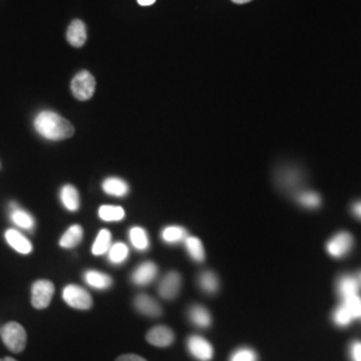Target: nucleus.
Listing matches in <instances>:
<instances>
[{
  "instance_id": "nucleus-14",
  "label": "nucleus",
  "mask_w": 361,
  "mask_h": 361,
  "mask_svg": "<svg viewBox=\"0 0 361 361\" xmlns=\"http://www.w3.org/2000/svg\"><path fill=\"white\" fill-rule=\"evenodd\" d=\"M352 245V235L348 233H341L337 234L335 238L328 244V252L334 257H341L344 256Z\"/></svg>"
},
{
  "instance_id": "nucleus-28",
  "label": "nucleus",
  "mask_w": 361,
  "mask_h": 361,
  "mask_svg": "<svg viewBox=\"0 0 361 361\" xmlns=\"http://www.w3.org/2000/svg\"><path fill=\"white\" fill-rule=\"evenodd\" d=\"M200 285H201V288H202L204 290L212 293V292H216V290H217V288H219V280H217V277H216L214 273L205 271V273H202L201 277H200Z\"/></svg>"
},
{
  "instance_id": "nucleus-3",
  "label": "nucleus",
  "mask_w": 361,
  "mask_h": 361,
  "mask_svg": "<svg viewBox=\"0 0 361 361\" xmlns=\"http://www.w3.org/2000/svg\"><path fill=\"white\" fill-rule=\"evenodd\" d=\"M97 87L95 78L87 70L79 71L75 77L73 78L70 83V89L73 95L78 101H89L92 98Z\"/></svg>"
},
{
  "instance_id": "nucleus-30",
  "label": "nucleus",
  "mask_w": 361,
  "mask_h": 361,
  "mask_svg": "<svg viewBox=\"0 0 361 361\" xmlns=\"http://www.w3.org/2000/svg\"><path fill=\"white\" fill-rule=\"evenodd\" d=\"M300 202L305 207H319L320 198H319V195H316L314 193L302 194L300 197Z\"/></svg>"
},
{
  "instance_id": "nucleus-22",
  "label": "nucleus",
  "mask_w": 361,
  "mask_h": 361,
  "mask_svg": "<svg viewBox=\"0 0 361 361\" xmlns=\"http://www.w3.org/2000/svg\"><path fill=\"white\" fill-rule=\"evenodd\" d=\"M123 207H113V205H104L99 207V219L111 222V221H121L125 219Z\"/></svg>"
},
{
  "instance_id": "nucleus-7",
  "label": "nucleus",
  "mask_w": 361,
  "mask_h": 361,
  "mask_svg": "<svg viewBox=\"0 0 361 361\" xmlns=\"http://www.w3.org/2000/svg\"><path fill=\"white\" fill-rule=\"evenodd\" d=\"M174 332L164 325H158L152 328L147 335H146V340L147 343H150L154 347H159V348H166L170 347L174 343Z\"/></svg>"
},
{
  "instance_id": "nucleus-24",
  "label": "nucleus",
  "mask_w": 361,
  "mask_h": 361,
  "mask_svg": "<svg viewBox=\"0 0 361 361\" xmlns=\"http://www.w3.org/2000/svg\"><path fill=\"white\" fill-rule=\"evenodd\" d=\"M186 247L189 255L193 257L195 261H204L205 258V250H204V245L201 243V240H198L197 237H188L186 238Z\"/></svg>"
},
{
  "instance_id": "nucleus-23",
  "label": "nucleus",
  "mask_w": 361,
  "mask_h": 361,
  "mask_svg": "<svg viewBox=\"0 0 361 361\" xmlns=\"http://www.w3.org/2000/svg\"><path fill=\"white\" fill-rule=\"evenodd\" d=\"M189 317L190 320L193 322L197 326H201V328H207L212 323V319H210V314L205 308L202 307H198L195 305L193 307L190 312H189Z\"/></svg>"
},
{
  "instance_id": "nucleus-9",
  "label": "nucleus",
  "mask_w": 361,
  "mask_h": 361,
  "mask_svg": "<svg viewBox=\"0 0 361 361\" xmlns=\"http://www.w3.org/2000/svg\"><path fill=\"white\" fill-rule=\"evenodd\" d=\"M86 40H87V30L85 23L80 19L73 20L67 28V42L73 47L80 49L85 46Z\"/></svg>"
},
{
  "instance_id": "nucleus-4",
  "label": "nucleus",
  "mask_w": 361,
  "mask_h": 361,
  "mask_svg": "<svg viewBox=\"0 0 361 361\" xmlns=\"http://www.w3.org/2000/svg\"><path fill=\"white\" fill-rule=\"evenodd\" d=\"M55 286L49 280H38L31 288V304L37 310H46L51 304Z\"/></svg>"
},
{
  "instance_id": "nucleus-1",
  "label": "nucleus",
  "mask_w": 361,
  "mask_h": 361,
  "mask_svg": "<svg viewBox=\"0 0 361 361\" xmlns=\"http://www.w3.org/2000/svg\"><path fill=\"white\" fill-rule=\"evenodd\" d=\"M34 126L43 138L50 141H63L71 138L75 133V128L70 121L49 110L39 113Z\"/></svg>"
},
{
  "instance_id": "nucleus-36",
  "label": "nucleus",
  "mask_w": 361,
  "mask_h": 361,
  "mask_svg": "<svg viewBox=\"0 0 361 361\" xmlns=\"http://www.w3.org/2000/svg\"><path fill=\"white\" fill-rule=\"evenodd\" d=\"M0 361H18L13 359V357H4V359H0Z\"/></svg>"
},
{
  "instance_id": "nucleus-12",
  "label": "nucleus",
  "mask_w": 361,
  "mask_h": 361,
  "mask_svg": "<svg viewBox=\"0 0 361 361\" xmlns=\"http://www.w3.org/2000/svg\"><path fill=\"white\" fill-rule=\"evenodd\" d=\"M6 241L10 244V246L15 249L18 253L20 255H28L32 252V245L31 243L27 240L23 234L15 231V229H8L6 234Z\"/></svg>"
},
{
  "instance_id": "nucleus-21",
  "label": "nucleus",
  "mask_w": 361,
  "mask_h": 361,
  "mask_svg": "<svg viewBox=\"0 0 361 361\" xmlns=\"http://www.w3.org/2000/svg\"><path fill=\"white\" fill-rule=\"evenodd\" d=\"M130 241L138 250H146L149 246L147 233L140 226H134L130 229Z\"/></svg>"
},
{
  "instance_id": "nucleus-31",
  "label": "nucleus",
  "mask_w": 361,
  "mask_h": 361,
  "mask_svg": "<svg viewBox=\"0 0 361 361\" xmlns=\"http://www.w3.org/2000/svg\"><path fill=\"white\" fill-rule=\"evenodd\" d=\"M116 361H147L145 360L141 356L134 355V353H128V355H121Z\"/></svg>"
},
{
  "instance_id": "nucleus-10",
  "label": "nucleus",
  "mask_w": 361,
  "mask_h": 361,
  "mask_svg": "<svg viewBox=\"0 0 361 361\" xmlns=\"http://www.w3.org/2000/svg\"><path fill=\"white\" fill-rule=\"evenodd\" d=\"M180 288V276L177 271H170L159 284V295L166 300L178 296Z\"/></svg>"
},
{
  "instance_id": "nucleus-15",
  "label": "nucleus",
  "mask_w": 361,
  "mask_h": 361,
  "mask_svg": "<svg viewBox=\"0 0 361 361\" xmlns=\"http://www.w3.org/2000/svg\"><path fill=\"white\" fill-rule=\"evenodd\" d=\"M82 238H83V229H82V226L73 225V226H70V228L66 231L65 234L62 235V238H61V241H59V245L62 246V247H65V249L75 247V246L80 244Z\"/></svg>"
},
{
  "instance_id": "nucleus-6",
  "label": "nucleus",
  "mask_w": 361,
  "mask_h": 361,
  "mask_svg": "<svg viewBox=\"0 0 361 361\" xmlns=\"http://www.w3.org/2000/svg\"><path fill=\"white\" fill-rule=\"evenodd\" d=\"M361 317V298L357 296H350L344 298L343 305L336 310L335 322L338 325H347L353 319Z\"/></svg>"
},
{
  "instance_id": "nucleus-20",
  "label": "nucleus",
  "mask_w": 361,
  "mask_h": 361,
  "mask_svg": "<svg viewBox=\"0 0 361 361\" xmlns=\"http://www.w3.org/2000/svg\"><path fill=\"white\" fill-rule=\"evenodd\" d=\"M11 219H13V224H16L18 226L27 229V231H32L35 226V219H32V216L19 207H13Z\"/></svg>"
},
{
  "instance_id": "nucleus-33",
  "label": "nucleus",
  "mask_w": 361,
  "mask_h": 361,
  "mask_svg": "<svg viewBox=\"0 0 361 361\" xmlns=\"http://www.w3.org/2000/svg\"><path fill=\"white\" fill-rule=\"evenodd\" d=\"M154 3L155 0H138V4H141V6H152Z\"/></svg>"
},
{
  "instance_id": "nucleus-35",
  "label": "nucleus",
  "mask_w": 361,
  "mask_h": 361,
  "mask_svg": "<svg viewBox=\"0 0 361 361\" xmlns=\"http://www.w3.org/2000/svg\"><path fill=\"white\" fill-rule=\"evenodd\" d=\"M232 1L235 4H246V3H250L252 0H232Z\"/></svg>"
},
{
  "instance_id": "nucleus-32",
  "label": "nucleus",
  "mask_w": 361,
  "mask_h": 361,
  "mask_svg": "<svg viewBox=\"0 0 361 361\" xmlns=\"http://www.w3.org/2000/svg\"><path fill=\"white\" fill-rule=\"evenodd\" d=\"M352 357L355 361H361V343H355L352 345Z\"/></svg>"
},
{
  "instance_id": "nucleus-18",
  "label": "nucleus",
  "mask_w": 361,
  "mask_h": 361,
  "mask_svg": "<svg viewBox=\"0 0 361 361\" xmlns=\"http://www.w3.org/2000/svg\"><path fill=\"white\" fill-rule=\"evenodd\" d=\"M102 189L106 194L116 195V197H123L129 193V185L123 180L119 178H107L102 183Z\"/></svg>"
},
{
  "instance_id": "nucleus-8",
  "label": "nucleus",
  "mask_w": 361,
  "mask_h": 361,
  "mask_svg": "<svg viewBox=\"0 0 361 361\" xmlns=\"http://www.w3.org/2000/svg\"><path fill=\"white\" fill-rule=\"evenodd\" d=\"M188 348L195 359L210 361L213 359V347L201 336H190L188 340Z\"/></svg>"
},
{
  "instance_id": "nucleus-19",
  "label": "nucleus",
  "mask_w": 361,
  "mask_h": 361,
  "mask_svg": "<svg viewBox=\"0 0 361 361\" xmlns=\"http://www.w3.org/2000/svg\"><path fill=\"white\" fill-rule=\"evenodd\" d=\"M111 247V233L107 229H102L98 233V237L92 245V255L95 256H102Z\"/></svg>"
},
{
  "instance_id": "nucleus-2",
  "label": "nucleus",
  "mask_w": 361,
  "mask_h": 361,
  "mask_svg": "<svg viewBox=\"0 0 361 361\" xmlns=\"http://www.w3.org/2000/svg\"><path fill=\"white\" fill-rule=\"evenodd\" d=\"M1 340L13 353L23 352L27 345L26 329L16 322H10L1 328Z\"/></svg>"
},
{
  "instance_id": "nucleus-13",
  "label": "nucleus",
  "mask_w": 361,
  "mask_h": 361,
  "mask_svg": "<svg viewBox=\"0 0 361 361\" xmlns=\"http://www.w3.org/2000/svg\"><path fill=\"white\" fill-rule=\"evenodd\" d=\"M158 273V268L154 262H145L133 273V281L137 285L150 284Z\"/></svg>"
},
{
  "instance_id": "nucleus-34",
  "label": "nucleus",
  "mask_w": 361,
  "mask_h": 361,
  "mask_svg": "<svg viewBox=\"0 0 361 361\" xmlns=\"http://www.w3.org/2000/svg\"><path fill=\"white\" fill-rule=\"evenodd\" d=\"M353 212H355V214H356V216H359L361 219V204L355 205V207H353Z\"/></svg>"
},
{
  "instance_id": "nucleus-29",
  "label": "nucleus",
  "mask_w": 361,
  "mask_h": 361,
  "mask_svg": "<svg viewBox=\"0 0 361 361\" xmlns=\"http://www.w3.org/2000/svg\"><path fill=\"white\" fill-rule=\"evenodd\" d=\"M231 361H257V356L252 349L241 348L233 353Z\"/></svg>"
},
{
  "instance_id": "nucleus-17",
  "label": "nucleus",
  "mask_w": 361,
  "mask_h": 361,
  "mask_svg": "<svg viewBox=\"0 0 361 361\" xmlns=\"http://www.w3.org/2000/svg\"><path fill=\"white\" fill-rule=\"evenodd\" d=\"M85 280L86 283L97 288V289H107L113 284V279L104 273L97 271H87L85 273Z\"/></svg>"
},
{
  "instance_id": "nucleus-11",
  "label": "nucleus",
  "mask_w": 361,
  "mask_h": 361,
  "mask_svg": "<svg viewBox=\"0 0 361 361\" xmlns=\"http://www.w3.org/2000/svg\"><path fill=\"white\" fill-rule=\"evenodd\" d=\"M134 305L138 312H141L145 316L149 317H159L162 314V308L161 305L155 301L154 298L146 296V295H140L135 298Z\"/></svg>"
},
{
  "instance_id": "nucleus-26",
  "label": "nucleus",
  "mask_w": 361,
  "mask_h": 361,
  "mask_svg": "<svg viewBox=\"0 0 361 361\" xmlns=\"http://www.w3.org/2000/svg\"><path fill=\"white\" fill-rule=\"evenodd\" d=\"M128 255H129V249L122 243H116L109 249V257L113 264L123 262L128 258Z\"/></svg>"
},
{
  "instance_id": "nucleus-16",
  "label": "nucleus",
  "mask_w": 361,
  "mask_h": 361,
  "mask_svg": "<svg viewBox=\"0 0 361 361\" xmlns=\"http://www.w3.org/2000/svg\"><path fill=\"white\" fill-rule=\"evenodd\" d=\"M61 200L63 207L70 212H77L79 209V194L73 185H65L61 190Z\"/></svg>"
},
{
  "instance_id": "nucleus-25",
  "label": "nucleus",
  "mask_w": 361,
  "mask_h": 361,
  "mask_svg": "<svg viewBox=\"0 0 361 361\" xmlns=\"http://www.w3.org/2000/svg\"><path fill=\"white\" fill-rule=\"evenodd\" d=\"M162 238L168 244L180 243L186 238V231L180 226H169L162 232Z\"/></svg>"
},
{
  "instance_id": "nucleus-5",
  "label": "nucleus",
  "mask_w": 361,
  "mask_h": 361,
  "mask_svg": "<svg viewBox=\"0 0 361 361\" xmlns=\"http://www.w3.org/2000/svg\"><path fill=\"white\" fill-rule=\"evenodd\" d=\"M63 300L67 305L79 310L92 308V298L87 290L77 285H67L63 289Z\"/></svg>"
},
{
  "instance_id": "nucleus-27",
  "label": "nucleus",
  "mask_w": 361,
  "mask_h": 361,
  "mask_svg": "<svg viewBox=\"0 0 361 361\" xmlns=\"http://www.w3.org/2000/svg\"><path fill=\"white\" fill-rule=\"evenodd\" d=\"M338 289H340V293L344 298L350 296H356L357 295V289H359V284L355 279L352 277H344L341 280V283L338 285Z\"/></svg>"
}]
</instances>
